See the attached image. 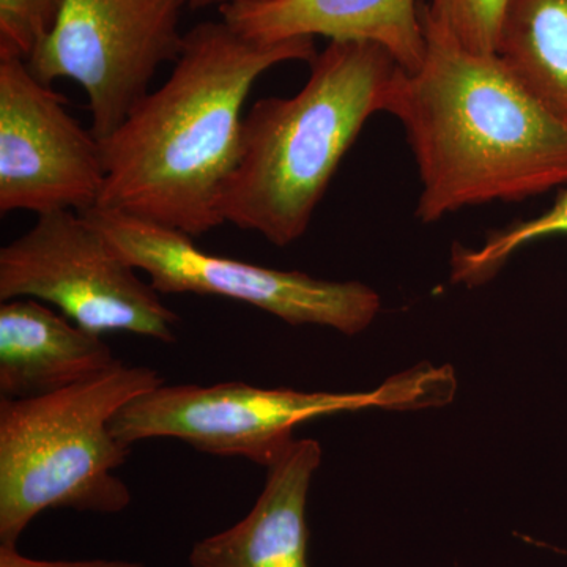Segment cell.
I'll return each mask as SVG.
<instances>
[{
  "instance_id": "obj_1",
  "label": "cell",
  "mask_w": 567,
  "mask_h": 567,
  "mask_svg": "<svg viewBox=\"0 0 567 567\" xmlns=\"http://www.w3.org/2000/svg\"><path fill=\"white\" fill-rule=\"evenodd\" d=\"M317 55L316 39L259 43L221 18L185 33L173 73L102 142L96 207L197 238L223 226L219 203L240 162L244 107L268 70Z\"/></svg>"
},
{
  "instance_id": "obj_2",
  "label": "cell",
  "mask_w": 567,
  "mask_h": 567,
  "mask_svg": "<svg viewBox=\"0 0 567 567\" xmlns=\"http://www.w3.org/2000/svg\"><path fill=\"white\" fill-rule=\"evenodd\" d=\"M423 65L399 70L386 114L404 126L421 193L416 218L520 203L567 183V123L499 59L465 50L420 3Z\"/></svg>"
},
{
  "instance_id": "obj_3",
  "label": "cell",
  "mask_w": 567,
  "mask_h": 567,
  "mask_svg": "<svg viewBox=\"0 0 567 567\" xmlns=\"http://www.w3.org/2000/svg\"><path fill=\"white\" fill-rule=\"evenodd\" d=\"M301 91L268 96L244 118L240 162L224 188V224L276 246L300 240L339 164L379 112L401 65L371 41H330Z\"/></svg>"
},
{
  "instance_id": "obj_4",
  "label": "cell",
  "mask_w": 567,
  "mask_h": 567,
  "mask_svg": "<svg viewBox=\"0 0 567 567\" xmlns=\"http://www.w3.org/2000/svg\"><path fill=\"white\" fill-rule=\"evenodd\" d=\"M147 365L122 361L55 393L0 399V544L17 546L48 509L117 514L132 503L115 475L130 446L111 431L126 402L163 385Z\"/></svg>"
},
{
  "instance_id": "obj_5",
  "label": "cell",
  "mask_w": 567,
  "mask_h": 567,
  "mask_svg": "<svg viewBox=\"0 0 567 567\" xmlns=\"http://www.w3.org/2000/svg\"><path fill=\"white\" fill-rule=\"evenodd\" d=\"M450 365H415L363 393L265 390L241 382L159 385L115 413L111 431L132 447L152 439H177L199 453L244 457L270 466L293 442V429L316 417L365 409L420 410L445 405L456 394Z\"/></svg>"
},
{
  "instance_id": "obj_6",
  "label": "cell",
  "mask_w": 567,
  "mask_h": 567,
  "mask_svg": "<svg viewBox=\"0 0 567 567\" xmlns=\"http://www.w3.org/2000/svg\"><path fill=\"white\" fill-rule=\"evenodd\" d=\"M84 213L39 216L0 249V303L33 298L96 334L177 341L181 317Z\"/></svg>"
},
{
  "instance_id": "obj_7",
  "label": "cell",
  "mask_w": 567,
  "mask_h": 567,
  "mask_svg": "<svg viewBox=\"0 0 567 567\" xmlns=\"http://www.w3.org/2000/svg\"><path fill=\"white\" fill-rule=\"evenodd\" d=\"M95 224L159 293H194L254 306L300 327L361 333L379 315V293L358 281H328L301 271H282L204 251L189 235L141 221L121 212L92 208Z\"/></svg>"
},
{
  "instance_id": "obj_8",
  "label": "cell",
  "mask_w": 567,
  "mask_h": 567,
  "mask_svg": "<svg viewBox=\"0 0 567 567\" xmlns=\"http://www.w3.org/2000/svg\"><path fill=\"white\" fill-rule=\"evenodd\" d=\"M186 9L192 0H62L51 32L25 62L44 84L78 82L92 133L104 141L151 93L158 70L177 61Z\"/></svg>"
},
{
  "instance_id": "obj_9",
  "label": "cell",
  "mask_w": 567,
  "mask_h": 567,
  "mask_svg": "<svg viewBox=\"0 0 567 567\" xmlns=\"http://www.w3.org/2000/svg\"><path fill=\"white\" fill-rule=\"evenodd\" d=\"M21 58H0V213H85L102 199V142Z\"/></svg>"
},
{
  "instance_id": "obj_10",
  "label": "cell",
  "mask_w": 567,
  "mask_h": 567,
  "mask_svg": "<svg viewBox=\"0 0 567 567\" xmlns=\"http://www.w3.org/2000/svg\"><path fill=\"white\" fill-rule=\"evenodd\" d=\"M218 11L235 32L259 43L316 37L371 41L406 73L423 65L425 37L416 0H237Z\"/></svg>"
},
{
  "instance_id": "obj_11",
  "label": "cell",
  "mask_w": 567,
  "mask_h": 567,
  "mask_svg": "<svg viewBox=\"0 0 567 567\" xmlns=\"http://www.w3.org/2000/svg\"><path fill=\"white\" fill-rule=\"evenodd\" d=\"M322 462L316 440H293L267 468L262 494L234 527L194 544L192 567H309L306 505Z\"/></svg>"
},
{
  "instance_id": "obj_12",
  "label": "cell",
  "mask_w": 567,
  "mask_h": 567,
  "mask_svg": "<svg viewBox=\"0 0 567 567\" xmlns=\"http://www.w3.org/2000/svg\"><path fill=\"white\" fill-rule=\"evenodd\" d=\"M118 363L102 334L84 330L33 298L0 305V395L39 398Z\"/></svg>"
},
{
  "instance_id": "obj_13",
  "label": "cell",
  "mask_w": 567,
  "mask_h": 567,
  "mask_svg": "<svg viewBox=\"0 0 567 567\" xmlns=\"http://www.w3.org/2000/svg\"><path fill=\"white\" fill-rule=\"evenodd\" d=\"M496 54L567 123V0H507Z\"/></svg>"
},
{
  "instance_id": "obj_14",
  "label": "cell",
  "mask_w": 567,
  "mask_h": 567,
  "mask_svg": "<svg viewBox=\"0 0 567 567\" xmlns=\"http://www.w3.org/2000/svg\"><path fill=\"white\" fill-rule=\"evenodd\" d=\"M558 234H567V192L543 215L511 224L488 235L480 248L454 246L451 252V281L468 287L483 286L499 274L503 265L518 249Z\"/></svg>"
},
{
  "instance_id": "obj_15",
  "label": "cell",
  "mask_w": 567,
  "mask_h": 567,
  "mask_svg": "<svg viewBox=\"0 0 567 567\" xmlns=\"http://www.w3.org/2000/svg\"><path fill=\"white\" fill-rule=\"evenodd\" d=\"M507 0H429L425 10L465 50L496 54Z\"/></svg>"
},
{
  "instance_id": "obj_16",
  "label": "cell",
  "mask_w": 567,
  "mask_h": 567,
  "mask_svg": "<svg viewBox=\"0 0 567 567\" xmlns=\"http://www.w3.org/2000/svg\"><path fill=\"white\" fill-rule=\"evenodd\" d=\"M62 0H0V58L28 61L58 20Z\"/></svg>"
},
{
  "instance_id": "obj_17",
  "label": "cell",
  "mask_w": 567,
  "mask_h": 567,
  "mask_svg": "<svg viewBox=\"0 0 567 567\" xmlns=\"http://www.w3.org/2000/svg\"><path fill=\"white\" fill-rule=\"evenodd\" d=\"M0 567H144L141 563L125 559H80V561H47L24 557L17 546L0 544Z\"/></svg>"
},
{
  "instance_id": "obj_18",
  "label": "cell",
  "mask_w": 567,
  "mask_h": 567,
  "mask_svg": "<svg viewBox=\"0 0 567 567\" xmlns=\"http://www.w3.org/2000/svg\"><path fill=\"white\" fill-rule=\"evenodd\" d=\"M233 2H237V0H192V10H205L212 9V7L221 9V7L229 6Z\"/></svg>"
}]
</instances>
